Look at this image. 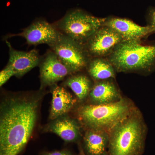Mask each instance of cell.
I'll list each match as a JSON object with an SVG mask.
<instances>
[{
  "mask_svg": "<svg viewBox=\"0 0 155 155\" xmlns=\"http://www.w3.org/2000/svg\"><path fill=\"white\" fill-rule=\"evenodd\" d=\"M104 25L115 31L125 41L141 40L155 33L153 28L150 25L140 26L131 20L124 18H106Z\"/></svg>",
  "mask_w": 155,
  "mask_h": 155,
  "instance_id": "cell-11",
  "label": "cell"
},
{
  "mask_svg": "<svg viewBox=\"0 0 155 155\" xmlns=\"http://www.w3.org/2000/svg\"><path fill=\"white\" fill-rule=\"evenodd\" d=\"M43 90L13 93L0 107V155H18L32 135L38 119Z\"/></svg>",
  "mask_w": 155,
  "mask_h": 155,
  "instance_id": "cell-1",
  "label": "cell"
},
{
  "mask_svg": "<svg viewBox=\"0 0 155 155\" xmlns=\"http://www.w3.org/2000/svg\"><path fill=\"white\" fill-rule=\"evenodd\" d=\"M86 69L94 82L113 79L116 77V69L107 58H91Z\"/></svg>",
  "mask_w": 155,
  "mask_h": 155,
  "instance_id": "cell-16",
  "label": "cell"
},
{
  "mask_svg": "<svg viewBox=\"0 0 155 155\" xmlns=\"http://www.w3.org/2000/svg\"><path fill=\"white\" fill-rule=\"evenodd\" d=\"M109 142L108 132L96 129H85L83 142L87 155H106Z\"/></svg>",
  "mask_w": 155,
  "mask_h": 155,
  "instance_id": "cell-15",
  "label": "cell"
},
{
  "mask_svg": "<svg viewBox=\"0 0 155 155\" xmlns=\"http://www.w3.org/2000/svg\"><path fill=\"white\" fill-rule=\"evenodd\" d=\"M51 121L45 127V131L55 134L67 142H76L80 139L83 127L78 119L66 115Z\"/></svg>",
  "mask_w": 155,
  "mask_h": 155,
  "instance_id": "cell-12",
  "label": "cell"
},
{
  "mask_svg": "<svg viewBox=\"0 0 155 155\" xmlns=\"http://www.w3.org/2000/svg\"><path fill=\"white\" fill-rule=\"evenodd\" d=\"M40 68V89L43 90L48 87L56 85L72 73L61 62L55 54L51 49L41 56L39 64Z\"/></svg>",
  "mask_w": 155,
  "mask_h": 155,
  "instance_id": "cell-8",
  "label": "cell"
},
{
  "mask_svg": "<svg viewBox=\"0 0 155 155\" xmlns=\"http://www.w3.org/2000/svg\"><path fill=\"white\" fill-rule=\"evenodd\" d=\"M80 155H85L82 150H81Z\"/></svg>",
  "mask_w": 155,
  "mask_h": 155,
  "instance_id": "cell-21",
  "label": "cell"
},
{
  "mask_svg": "<svg viewBox=\"0 0 155 155\" xmlns=\"http://www.w3.org/2000/svg\"><path fill=\"white\" fill-rule=\"evenodd\" d=\"M13 76H15V72L11 67L6 65L5 68L0 72V86H2Z\"/></svg>",
  "mask_w": 155,
  "mask_h": 155,
  "instance_id": "cell-18",
  "label": "cell"
},
{
  "mask_svg": "<svg viewBox=\"0 0 155 155\" xmlns=\"http://www.w3.org/2000/svg\"><path fill=\"white\" fill-rule=\"evenodd\" d=\"M145 126L136 109L109 132V155H140L144 146Z\"/></svg>",
  "mask_w": 155,
  "mask_h": 155,
  "instance_id": "cell-2",
  "label": "cell"
},
{
  "mask_svg": "<svg viewBox=\"0 0 155 155\" xmlns=\"http://www.w3.org/2000/svg\"><path fill=\"white\" fill-rule=\"evenodd\" d=\"M113 79L95 81L88 96L89 104L103 105L118 101L122 97Z\"/></svg>",
  "mask_w": 155,
  "mask_h": 155,
  "instance_id": "cell-13",
  "label": "cell"
},
{
  "mask_svg": "<svg viewBox=\"0 0 155 155\" xmlns=\"http://www.w3.org/2000/svg\"><path fill=\"white\" fill-rule=\"evenodd\" d=\"M42 155H73L72 153L67 150H64L60 151L43 152Z\"/></svg>",
  "mask_w": 155,
  "mask_h": 155,
  "instance_id": "cell-20",
  "label": "cell"
},
{
  "mask_svg": "<svg viewBox=\"0 0 155 155\" xmlns=\"http://www.w3.org/2000/svg\"><path fill=\"white\" fill-rule=\"evenodd\" d=\"M61 35L54 23L39 19L34 21L20 33L11 35L7 38L21 36L26 40L29 45L46 44L50 47L58 40Z\"/></svg>",
  "mask_w": 155,
  "mask_h": 155,
  "instance_id": "cell-9",
  "label": "cell"
},
{
  "mask_svg": "<svg viewBox=\"0 0 155 155\" xmlns=\"http://www.w3.org/2000/svg\"><path fill=\"white\" fill-rule=\"evenodd\" d=\"M51 93L52 99L49 118L53 120L67 115L75 107L77 100L65 87L57 84L52 87Z\"/></svg>",
  "mask_w": 155,
  "mask_h": 155,
  "instance_id": "cell-14",
  "label": "cell"
},
{
  "mask_svg": "<svg viewBox=\"0 0 155 155\" xmlns=\"http://www.w3.org/2000/svg\"><path fill=\"white\" fill-rule=\"evenodd\" d=\"M107 58L116 72H150L155 69V42L124 41Z\"/></svg>",
  "mask_w": 155,
  "mask_h": 155,
  "instance_id": "cell-3",
  "label": "cell"
},
{
  "mask_svg": "<svg viewBox=\"0 0 155 155\" xmlns=\"http://www.w3.org/2000/svg\"><path fill=\"white\" fill-rule=\"evenodd\" d=\"M148 25L153 28L155 33V8L150 10L148 16Z\"/></svg>",
  "mask_w": 155,
  "mask_h": 155,
  "instance_id": "cell-19",
  "label": "cell"
},
{
  "mask_svg": "<svg viewBox=\"0 0 155 155\" xmlns=\"http://www.w3.org/2000/svg\"><path fill=\"white\" fill-rule=\"evenodd\" d=\"M124 40L112 28L103 25L84 45L91 58H107Z\"/></svg>",
  "mask_w": 155,
  "mask_h": 155,
  "instance_id": "cell-7",
  "label": "cell"
},
{
  "mask_svg": "<svg viewBox=\"0 0 155 155\" xmlns=\"http://www.w3.org/2000/svg\"><path fill=\"white\" fill-rule=\"evenodd\" d=\"M136 107L130 100L122 98L116 102L103 105L85 104L78 108V119L85 129L104 130L109 133Z\"/></svg>",
  "mask_w": 155,
  "mask_h": 155,
  "instance_id": "cell-4",
  "label": "cell"
},
{
  "mask_svg": "<svg viewBox=\"0 0 155 155\" xmlns=\"http://www.w3.org/2000/svg\"><path fill=\"white\" fill-rule=\"evenodd\" d=\"M9 49V61L7 65L15 72V76L22 77L35 67L39 66L41 56L35 49L28 51H17L6 40Z\"/></svg>",
  "mask_w": 155,
  "mask_h": 155,
  "instance_id": "cell-10",
  "label": "cell"
},
{
  "mask_svg": "<svg viewBox=\"0 0 155 155\" xmlns=\"http://www.w3.org/2000/svg\"><path fill=\"white\" fill-rule=\"evenodd\" d=\"M90 76L82 73L69 75L64 81V86L68 87L75 94L79 101H84L88 97L94 83Z\"/></svg>",
  "mask_w": 155,
  "mask_h": 155,
  "instance_id": "cell-17",
  "label": "cell"
},
{
  "mask_svg": "<svg viewBox=\"0 0 155 155\" xmlns=\"http://www.w3.org/2000/svg\"><path fill=\"white\" fill-rule=\"evenodd\" d=\"M106 18H99L80 9L69 10L54 23L62 34L84 45L104 25Z\"/></svg>",
  "mask_w": 155,
  "mask_h": 155,
  "instance_id": "cell-5",
  "label": "cell"
},
{
  "mask_svg": "<svg viewBox=\"0 0 155 155\" xmlns=\"http://www.w3.org/2000/svg\"><path fill=\"white\" fill-rule=\"evenodd\" d=\"M50 48L72 74L86 69L91 58L84 45L62 34L58 40Z\"/></svg>",
  "mask_w": 155,
  "mask_h": 155,
  "instance_id": "cell-6",
  "label": "cell"
}]
</instances>
